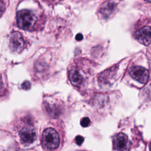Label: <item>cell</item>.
<instances>
[{"label":"cell","mask_w":151,"mask_h":151,"mask_svg":"<svg viewBox=\"0 0 151 151\" xmlns=\"http://www.w3.org/2000/svg\"><path fill=\"white\" fill-rule=\"evenodd\" d=\"M60 144V137L58 133L52 128L45 129L42 134V145L47 150L56 149Z\"/></svg>","instance_id":"2"},{"label":"cell","mask_w":151,"mask_h":151,"mask_svg":"<svg viewBox=\"0 0 151 151\" xmlns=\"http://www.w3.org/2000/svg\"><path fill=\"white\" fill-rule=\"evenodd\" d=\"M19 136L21 142L25 145H28L35 140L37 138L36 130L32 125H27L20 130Z\"/></svg>","instance_id":"4"},{"label":"cell","mask_w":151,"mask_h":151,"mask_svg":"<svg viewBox=\"0 0 151 151\" xmlns=\"http://www.w3.org/2000/svg\"><path fill=\"white\" fill-rule=\"evenodd\" d=\"M6 89L4 81V78L1 74H0V96H4L6 92Z\"/></svg>","instance_id":"10"},{"label":"cell","mask_w":151,"mask_h":151,"mask_svg":"<svg viewBox=\"0 0 151 151\" xmlns=\"http://www.w3.org/2000/svg\"><path fill=\"white\" fill-rule=\"evenodd\" d=\"M145 1H147V2L151 3V0H145Z\"/></svg>","instance_id":"17"},{"label":"cell","mask_w":151,"mask_h":151,"mask_svg":"<svg viewBox=\"0 0 151 151\" xmlns=\"http://www.w3.org/2000/svg\"><path fill=\"white\" fill-rule=\"evenodd\" d=\"M9 47L11 50L16 52H21L24 49L26 42L22 35L18 32H13L9 37Z\"/></svg>","instance_id":"3"},{"label":"cell","mask_w":151,"mask_h":151,"mask_svg":"<svg viewBox=\"0 0 151 151\" xmlns=\"http://www.w3.org/2000/svg\"><path fill=\"white\" fill-rule=\"evenodd\" d=\"M84 141V137L80 135H78V136H77L76 137V142L77 143V145L80 146L83 142Z\"/></svg>","instance_id":"13"},{"label":"cell","mask_w":151,"mask_h":151,"mask_svg":"<svg viewBox=\"0 0 151 151\" xmlns=\"http://www.w3.org/2000/svg\"><path fill=\"white\" fill-rule=\"evenodd\" d=\"M21 88L25 90H29L31 88V83L28 81H25L22 83Z\"/></svg>","instance_id":"12"},{"label":"cell","mask_w":151,"mask_h":151,"mask_svg":"<svg viewBox=\"0 0 151 151\" xmlns=\"http://www.w3.org/2000/svg\"><path fill=\"white\" fill-rule=\"evenodd\" d=\"M68 77L71 84L76 87H80L84 80L83 74L80 70L76 68H72L69 71Z\"/></svg>","instance_id":"8"},{"label":"cell","mask_w":151,"mask_h":151,"mask_svg":"<svg viewBox=\"0 0 151 151\" xmlns=\"http://www.w3.org/2000/svg\"><path fill=\"white\" fill-rule=\"evenodd\" d=\"M130 76L141 83L147 82L149 77V71L140 66H134L130 68L129 71Z\"/></svg>","instance_id":"6"},{"label":"cell","mask_w":151,"mask_h":151,"mask_svg":"<svg viewBox=\"0 0 151 151\" xmlns=\"http://www.w3.org/2000/svg\"><path fill=\"white\" fill-rule=\"evenodd\" d=\"M149 150H150V151H151V142H150V143L149 145Z\"/></svg>","instance_id":"16"},{"label":"cell","mask_w":151,"mask_h":151,"mask_svg":"<svg viewBox=\"0 0 151 151\" xmlns=\"http://www.w3.org/2000/svg\"><path fill=\"white\" fill-rule=\"evenodd\" d=\"M5 10V4L2 0H0V17L3 14Z\"/></svg>","instance_id":"14"},{"label":"cell","mask_w":151,"mask_h":151,"mask_svg":"<svg viewBox=\"0 0 151 151\" xmlns=\"http://www.w3.org/2000/svg\"><path fill=\"white\" fill-rule=\"evenodd\" d=\"M82 38H83V36H82L81 34H77V36H76V40H77L80 41V40H81Z\"/></svg>","instance_id":"15"},{"label":"cell","mask_w":151,"mask_h":151,"mask_svg":"<svg viewBox=\"0 0 151 151\" xmlns=\"http://www.w3.org/2000/svg\"><path fill=\"white\" fill-rule=\"evenodd\" d=\"M38 19L34 13L28 9L18 11L17 14V22L19 28L25 30H32Z\"/></svg>","instance_id":"1"},{"label":"cell","mask_w":151,"mask_h":151,"mask_svg":"<svg viewBox=\"0 0 151 151\" xmlns=\"http://www.w3.org/2000/svg\"><path fill=\"white\" fill-rule=\"evenodd\" d=\"M113 145L117 151H129L132 144L126 134L120 133L114 137Z\"/></svg>","instance_id":"5"},{"label":"cell","mask_w":151,"mask_h":151,"mask_svg":"<svg viewBox=\"0 0 151 151\" xmlns=\"http://www.w3.org/2000/svg\"><path fill=\"white\" fill-rule=\"evenodd\" d=\"M134 37L140 43L148 45L151 42V28L143 27L134 33Z\"/></svg>","instance_id":"7"},{"label":"cell","mask_w":151,"mask_h":151,"mask_svg":"<svg viewBox=\"0 0 151 151\" xmlns=\"http://www.w3.org/2000/svg\"><path fill=\"white\" fill-rule=\"evenodd\" d=\"M116 6V2L113 1L106 2L101 8L100 13L101 15L105 18L109 17L113 12Z\"/></svg>","instance_id":"9"},{"label":"cell","mask_w":151,"mask_h":151,"mask_svg":"<svg viewBox=\"0 0 151 151\" xmlns=\"http://www.w3.org/2000/svg\"><path fill=\"white\" fill-rule=\"evenodd\" d=\"M90 123H91V122H90V119L88 117H83L81 120V122H80L81 125L84 127H86L88 126L90 124Z\"/></svg>","instance_id":"11"}]
</instances>
